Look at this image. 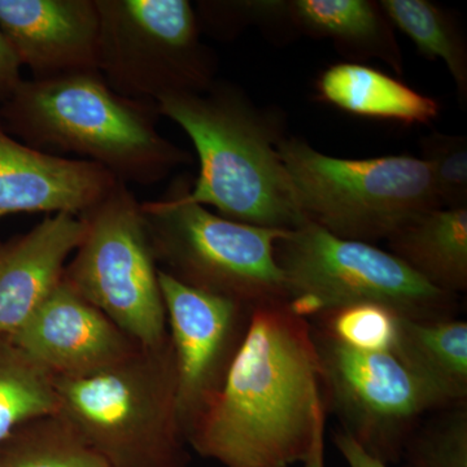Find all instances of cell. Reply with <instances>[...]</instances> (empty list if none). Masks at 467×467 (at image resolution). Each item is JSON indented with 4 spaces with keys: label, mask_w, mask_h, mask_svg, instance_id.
Wrapping results in <instances>:
<instances>
[{
    "label": "cell",
    "mask_w": 467,
    "mask_h": 467,
    "mask_svg": "<svg viewBox=\"0 0 467 467\" xmlns=\"http://www.w3.org/2000/svg\"><path fill=\"white\" fill-rule=\"evenodd\" d=\"M316 92L319 100L352 115L405 125L430 124L441 113L434 98L382 70L352 61L326 67L316 82Z\"/></svg>",
    "instance_id": "18"
},
{
    "label": "cell",
    "mask_w": 467,
    "mask_h": 467,
    "mask_svg": "<svg viewBox=\"0 0 467 467\" xmlns=\"http://www.w3.org/2000/svg\"><path fill=\"white\" fill-rule=\"evenodd\" d=\"M7 339L54 378L94 376L140 347L63 281Z\"/></svg>",
    "instance_id": "13"
},
{
    "label": "cell",
    "mask_w": 467,
    "mask_h": 467,
    "mask_svg": "<svg viewBox=\"0 0 467 467\" xmlns=\"http://www.w3.org/2000/svg\"><path fill=\"white\" fill-rule=\"evenodd\" d=\"M0 30L33 79L98 70L95 0H0Z\"/></svg>",
    "instance_id": "14"
},
{
    "label": "cell",
    "mask_w": 467,
    "mask_h": 467,
    "mask_svg": "<svg viewBox=\"0 0 467 467\" xmlns=\"http://www.w3.org/2000/svg\"><path fill=\"white\" fill-rule=\"evenodd\" d=\"M0 467H107L61 413L27 420L0 442Z\"/></svg>",
    "instance_id": "21"
},
{
    "label": "cell",
    "mask_w": 467,
    "mask_h": 467,
    "mask_svg": "<svg viewBox=\"0 0 467 467\" xmlns=\"http://www.w3.org/2000/svg\"><path fill=\"white\" fill-rule=\"evenodd\" d=\"M84 233L81 217L57 213L0 242V337L26 324L61 284Z\"/></svg>",
    "instance_id": "16"
},
{
    "label": "cell",
    "mask_w": 467,
    "mask_h": 467,
    "mask_svg": "<svg viewBox=\"0 0 467 467\" xmlns=\"http://www.w3.org/2000/svg\"><path fill=\"white\" fill-rule=\"evenodd\" d=\"M408 467H467V402L427 416L405 445Z\"/></svg>",
    "instance_id": "23"
},
{
    "label": "cell",
    "mask_w": 467,
    "mask_h": 467,
    "mask_svg": "<svg viewBox=\"0 0 467 467\" xmlns=\"http://www.w3.org/2000/svg\"><path fill=\"white\" fill-rule=\"evenodd\" d=\"M158 117L153 101L119 94L99 70L23 79L0 107V124L26 146L81 156L119 182L140 186L192 164L186 150L160 133Z\"/></svg>",
    "instance_id": "3"
},
{
    "label": "cell",
    "mask_w": 467,
    "mask_h": 467,
    "mask_svg": "<svg viewBox=\"0 0 467 467\" xmlns=\"http://www.w3.org/2000/svg\"><path fill=\"white\" fill-rule=\"evenodd\" d=\"M395 358L438 399L442 408L467 402V324L461 319L399 317Z\"/></svg>",
    "instance_id": "19"
},
{
    "label": "cell",
    "mask_w": 467,
    "mask_h": 467,
    "mask_svg": "<svg viewBox=\"0 0 467 467\" xmlns=\"http://www.w3.org/2000/svg\"><path fill=\"white\" fill-rule=\"evenodd\" d=\"M98 70L119 94L153 101L202 94L216 82L217 58L202 42L187 0H95Z\"/></svg>",
    "instance_id": "9"
},
{
    "label": "cell",
    "mask_w": 467,
    "mask_h": 467,
    "mask_svg": "<svg viewBox=\"0 0 467 467\" xmlns=\"http://www.w3.org/2000/svg\"><path fill=\"white\" fill-rule=\"evenodd\" d=\"M214 24L226 38L245 26L282 36H306L333 43L350 58H378L396 75L404 58L395 30L380 8L368 0H235L217 2Z\"/></svg>",
    "instance_id": "12"
},
{
    "label": "cell",
    "mask_w": 467,
    "mask_h": 467,
    "mask_svg": "<svg viewBox=\"0 0 467 467\" xmlns=\"http://www.w3.org/2000/svg\"><path fill=\"white\" fill-rule=\"evenodd\" d=\"M319 330L361 352H391L398 335L399 316L386 306L361 303L318 317Z\"/></svg>",
    "instance_id": "24"
},
{
    "label": "cell",
    "mask_w": 467,
    "mask_h": 467,
    "mask_svg": "<svg viewBox=\"0 0 467 467\" xmlns=\"http://www.w3.org/2000/svg\"><path fill=\"white\" fill-rule=\"evenodd\" d=\"M441 208L467 207V138L434 133L420 140Z\"/></svg>",
    "instance_id": "25"
},
{
    "label": "cell",
    "mask_w": 467,
    "mask_h": 467,
    "mask_svg": "<svg viewBox=\"0 0 467 467\" xmlns=\"http://www.w3.org/2000/svg\"><path fill=\"white\" fill-rule=\"evenodd\" d=\"M189 175H178L159 201L142 202L159 269L199 290L254 308L285 300L275 243L284 230L227 220L189 199Z\"/></svg>",
    "instance_id": "7"
},
{
    "label": "cell",
    "mask_w": 467,
    "mask_h": 467,
    "mask_svg": "<svg viewBox=\"0 0 467 467\" xmlns=\"http://www.w3.org/2000/svg\"><path fill=\"white\" fill-rule=\"evenodd\" d=\"M275 256L288 306L303 318L361 303L416 321L454 318L459 310V296L427 284L391 252L337 238L310 221L278 239Z\"/></svg>",
    "instance_id": "5"
},
{
    "label": "cell",
    "mask_w": 467,
    "mask_h": 467,
    "mask_svg": "<svg viewBox=\"0 0 467 467\" xmlns=\"http://www.w3.org/2000/svg\"><path fill=\"white\" fill-rule=\"evenodd\" d=\"M79 217L85 233L67 261L64 284L140 347L168 342L159 265L142 202L128 184L117 182Z\"/></svg>",
    "instance_id": "8"
},
{
    "label": "cell",
    "mask_w": 467,
    "mask_h": 467,
    "mask_svg": "<svg viewBox=\"0 0 467 467\" xmlns=\"http://www.w3.org/2000/svg\"><path fill=\"white\" fill-rule=\"evenodd\" d=\"M159 282L173 348L178 414L187 439L225 383L252 308L184 285L161 269Z\"/></svg>",
    "instance_id": "11"
},
{
    "label": "cell",
    "mask_w": 467,
    "mask_h": 467,
    "mask_svg": "<svg viewBox=\"0 0 467 467\" xmlns=\"http://www.w3.org/2000/svg\"><path fill=\"white\" fill-rule=\"evenodd\" d=\"M325 411L312 324L269 301L252 308L225 383L187 442L225 467H291L308 457Z\"/></svg>",
    "instance_id": "1"
},
{
    "label": "cell",
    "mask_w": 467,
    "mask_h": 467,
    "mask_svg": "<svg viewBox=\"0 0 467 467\" xmlns=\"http://www.w3.org/2000/svg\"><path fill=\"white\" fill-rule=\"evenodd\" d=\"M386 242L427 284L456 296L467 290V207L422 212Z\"/></svg>",
    "instance_id": "17"
},
{
    "label": "cell",
    "mask_w": 467,
    "mask_h": 467,
    "mask_svg": "<svg viewBox=\"0 0 467 467\" xmlns=\"http://www.w3.org/2000/svg\"><path fill=\"white\" fill-rule=\"evenodd\" d=\"M54 383L58 413L107 467H189L171 337L94 376Z\"/></svg>",
    "instance_id": "4"
},
{
    "label": "cell",
    "mask_w": 467,
    "mask_h": 467,
    "mask_svg": "<svg viewBox=\"0 0 467 467\" xmlns=\"http://www.w3.org/2000/svg\"><path fill=\"white\" fill-rule=\"evenodd\" d=\"M278 153L304 216L337 238L387 241L411 217L441 208L422 159L334 158L288 135Z\"/></svg>",
    "instance_id": "6"
},
{
    "label": "cell",
    "mask_w": 467,
    "mask_h": 467,
    "mask_svg": "<svg viewBox=\"0 0 467 467\" xmlns=\"http://www.w3.org/2000/svg\"><path fill=\"white\" fill-rule=\"evenodd\" d=\"M326 409L343 431L374 459L399 462L423 420L441 407L438 399L391 352H361L313 326Z\"/></svg>",
    "instance_id": "10"
},
{
    "label": "cell",
    "mask_w": 467,
    "mask_h": 467,
    "mask_svg": "<svg viewBox=\"0 0 467 467\" xmlns=\"http://www.w3.org/2000/svg\"><path fill=\"white\" fill-rule=\"evenodd\" d=\"M334 442L349 467H389L362 450L358 442L343 430L335 432Z\"/></svg>",
    "instance_id": "27"
},
{
    "label": "cell",
    "mask_w": 467,
    "mask_h": 467,
    "mask_svg": "<svg viewBox=\"0 0 467 467\" xmlns=\"http://www.w3.org/2000/svg\"><path fill=\"white\" fill-rule=\"evenodd\" d=\"M21 64L0 30V107L16 91L23 82Z\"/></svg>",
    "instance_id": "26"
},
{
    "label": "cell",
    "mask_w": 467,
    "mask_h": 467,
    "mask_svg": "<svg viewBox=\"0 0 467 467\" xmlns=\"http://www.w3.org/2000/svg\"><path fill=\"white\" fill-rule=\"evenodd\" d=\"M159 116L183 129L201 162L189 199L220 216L266 229L308 223L278 153L285 119L261 109L238 86L216 81L202 94H171L156 101Z\"/></svg>",
    "instance_id": "2"
},
{
    "label": "cell",
    "mask_w": 467,
    "mask_h": 467,
    "mask_svg": "<svg viewBox=\"0 0 467 467\" xmlns=\"http://www.w3.org/2000/svg\"><path fill=\"white\" fill-rule=\"evenodd\" d=\"M326 413H322L318 418L317 427H316L315 438H313L312 448H310L308 457L304 461V467H326L325 463V429Z\"/></svg>",
    "instance_id": "28"
},
{
    "label": "cell",
    "mask_w": 467,
    "mask_h": 467,
    "mask_svg": "<svg viewBox=\"0 0 467 467\" xmlns=\"http://www.w3.org/2000/svg\"><path fill=\"white\" fill-rule=\"evenodd\" d=\"M393 26L430 60H441L450 70L461 104L467 101V45L462 27L447 9L427 0H380Z\"/></svg>",
    "instance_id": "20"
},
{
    "label": "cell",
    "mask_w": 467,
    "mask_h": 467,
    "mask_svg": "<svg viewBox=\"0 0 467 467\" xmlns=\"http://www.w3.org/2000/svg\"><path fill=\"white\" fill-rule=\"evenodd\" d=\"M117 182L99 165L33 149L0 124V220L23 213L79 217Z\"/></svg>",
    "instance_id": "15"
},
{
    "label": "cell",
    "mask_w": 467,
    "mask_h": 467,
    "mask_svg": "<svg viewBox=\"0 0 467 467\" xmlns=\"http://www.w3.org/2000/svg\"><path fill=\"white\" fill-rule=\"evenodd\" d=\"M58 410L54 377L7 337H0V442L27 420Z\"/></svg>",
    "instance_id": "22"
}]
</instances>
